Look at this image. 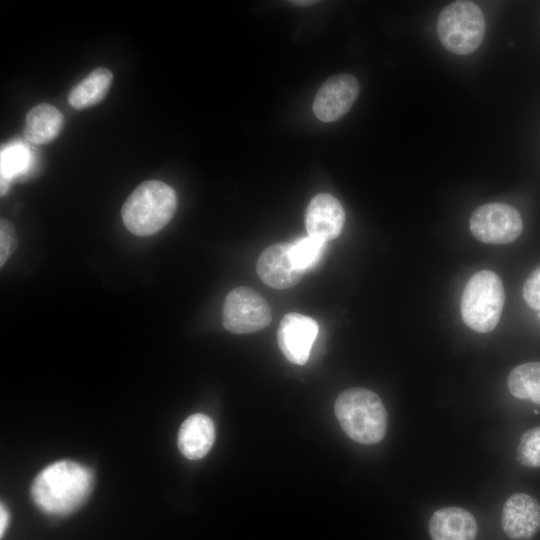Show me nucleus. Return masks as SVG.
I'll list each match as a JSON object with an SVG mask.
<instances>
[{
	"mask_svg": "<svg viewBox=\"0 0 540 540\" xmlns=\"http://www.w3.org/2000/svg\"><path fill=\"white\" fill-rule=\"evenodd\" d=\"M92 483L90 469L74 461L62 460L50 464L35 477L31 496L43 512L67 515L83 504Z\"/></svg>",
	"mask_w": 540,
	"mask_h": 540,
	"instance_id": "f257e3e1",
	"label": "nucleus"
},
{
	"mask_svg": "<svg viewBox=\"0 0 540 540\" xmlns=\"http://www.w3.org/2000/svg\"><path fill=\"white\" fill-rule=\"evenodd\" d=\"M334 412L344 432L355 442L376 444L386 434V408L380 397L369 389L356 387L341 392Z\"/></svg>",
	"mask_w": 540,
	"mask_h": 540,
	"instance_id": "f03ea898",
	"label": "nucleus"
},
{
	"mask_svg": "<svg viewBox=\"0 0 540 540\" xmlns=\"http://www.w3.org/2000/svg\"><path fill=\"white\" fill-rule=\"evenodd\" d=\"M177 196L164 182L149 180L141 183L122 206L125 227L137 236H150L164 228L174 215Z\"/></svg>",
	"mask_w": 540,
	"mask_h": 540,
	"instance_id": "7ed1b4c3",
	"label": "nucleus"
},
{
	"mask_svg": "<svg viewBox=\"0 0 540 540\" xmlns=\"http://www.w3.org/2000/svg\"><path fill=\"white\" fill-rule=\"evenodd\" d=\"M505 293L500 277L491 270H481L467 281L461 296L462 320L470 329L487 333L498 324Z\"/></svg>",
	"mask_w": 540,
	"mask_h": 540,
	"instance_id": "20e7f679",
	"label": "nucleus"
},
{
	"mask_svg": "<svg viewBox=\"0 0 540 540\" xmlns=\"http://www.w3.org/2000/svg\"><path fill=\"white\" fill-rule=\"evenodd\" d=\"M485 18L471 1H455L443 8L437 21L442 45L457 55H468L481 44L485 34Z\"/></svg>",
	"mask_w": 540,
	"mask_h": 540,
	"instance_id": "39448f33",
	"label": "nucleus"
},
{
	"mask_svg": "<svg viewBox=\"0 0 540 540\" xmlns=\"http://www.w3.org/2000/svg\"><path fill=\"white\" fill-rule=\"evenodd\" d=\"M271 317V309L265 298L250 287H237L225 298L222 322L224 328L232 333L261 330L270 323Z\"/></svg>",
	"mask_w": 540,
	"mask_h": 540,
	"instance_id": "423d86ee",
	"label": "nucleus"
},
{
	"mask_svg": "<svg viewBox=\"0 0 540 540\" xmlns=\"http://www.w3.org/2000/svg\"><path fill=\"white\" fill-rule=\"evenodd\" d=\"M523 223L519 212L505 203H487L477 209L470 218L473 236L487 244H507L522 233Z\"/></svg>",
	"mask_w": 540,
	"mask_h": 540,
	"instance_id": "0eeeda50",
	"label": "nucleus"
},
{
	"mask_svg": "<svg viewBox=\"0 0 540 540\" xmlns=\"http://www.w3.org/2000/svg\"><path fill=\"white\" fill-rule=\"evenodd\" d=\"M359 90V83L351 74L330 77L317 91L313 103L314 114L323 122L338 120L350 110Z\"/></svg>",
	"mask_w": 540,
	"mask_h": 540,
	"instance_id": "6e6552de",
	"label": "nucleus"
},
{
	"mask_svg": "<svg viewBox=\"0 0 540 540\" xmlns=\"http://www.w3.org/2000/svg\"><path fill=\"white\" fill-rule=\"evenodd\" d=\"M318 323L300 313L286 314L277 331V341L283 355L292 363L304 365L318 335Z\"/></svg>",
	"mask_w": 540,
	"mask_h": 540,
	"instance_id": "1a4fd4ad",
	"label": "nucleus"
},
{
	"mask_svg": "<svg viewBox=\"0 0 540 540\" xmlns=\"http://www.w3.org/2000/svg\"><path fill=\"white\" fill-rule=\"evenodd\" d=\"M502 528L512 540H531L540 531V503L525 493L511 495L502 509Z\"/></svg>",
	"mask_w": 540,
	"mask_h": 540,
	"instance_id": "9d476101",
	"label": "nucleus"
},
{
	"mask_svg": "<svg viewBox=\"0 0 540 540\" xmlns=\"http://www.w3.org/2000/svg\"><path fill=\"white\" fill-rule=\"evenodd\" d=\"M344 222V209L331 194H317L306 208L305 227L307 234L326 243L339 236Z\"/></svg>",
	"mask_w": 540,
	"mask_h": 540,
	"instance_id": "9b49d317",
	"label": "nucleus"
},
{
	"mask_svg": "<svg viewBox=\"0 0 540 540\" xmlns=\"http://www.w3.org/2000/svg\"><path fill=\"white\" fill-rule=\"evenodd\" d=\"M260 279L275 289H287L296 285L304 274L291 256L290 243H276L267 247L256 264Z\"/></svg>",
	"mask_w": 540,
	"mask_h": 540,
	"instance_id": "f8f14e48",
	"label": "nucleus"
},
{
	"mask_svg": "<svg viewBox=\"0 0 540 540\" xmlns=\"http://www.w3.org/2000/svg\"><path fill=\"white\" fill-rule=\"evenodd\" d=\"M478 526L475 517L466 509L444 507L433 513L429 521L432 540H475Z\"/></svg>",
	"mask_w": 540,
	"mask_h": 540,
	"instance_id": "ddd939ff",
	"label": "nucleus"
},
{
	"mask_svg": "<svg viewBox=\"0 0 540 540\" xmlns=\"http://www.w3.org/2000/svg\"><path fill=\"white\" fill-rule=\"evenodd\" d=\"M215 440L214 423L207 415L193 414L181 425L177 444L184 457L197 460L204 457Z\"/></svg>",
	"mask_w": 540,
	"mask_h": 540,
	"instance_id": "4468645a",
	"label": "nucleus"
},
{
	"mask_svg": "<svg viewBox=\"0 0 540 540\" xmlns=\"http://www.w3.org/2000/svg\"><path fill=\"white\" fill-rule=\"evenodd\" d=\"M62 126L61 112L50 104L42 103L27 113L23 135L29 142L46 144L59 135Z\"/></svg>",
	"mask_w": 540,
	"mask_h": 540,
	"instance_id": "2eb2a0df",
	"label": "nucleus"
},
{
	"mask_svg": "<svg viewBox=\"0 0 540 540\" xmlns=\"http://www.w3.org/2000/svg\"><path fill=\"white\" fill-rule=\"evenodd\" d=\"M112 80L113 74L109 69L96 68L72 88L68 95L70 105L76 109L96 105L108 93Z\"/></svg>",
	"mask_w": 540,
	"mask_h": 540,
	"instance_id": "dca6fc26",
	"label": "nucleus"
},
{
	"mask_svg": "<svg viewBox=\"0 0 540 540\" xmlns=\"http://www.w3.org/2000/svg\"><path fill=\"white\" fill-rule=\"evenodd\" d=\"M510 393L540 405V362H528L511 370L507 379Z\"/></svg>",
	"mask_w": 540,
	"mask_h": 540,
	"instance_id": "f3484780",
	"label": "nucleus"
},
{
	"mask_svg": "<svg viewBox=\"0 0 540 540\" xmlns=\"http://www.w3.org/2000/svg\"><path fill=\"white\" fill-rule=\"evenodd\" d=\"M32 153L25 144L15 142L1 150V195L9 188L11 180L28 171L32 164Z\"/></svg>",
	"mask_w": 540,
	"mask_h": 540,
	"instance_id": "a211bd4d",
	"label": "nucleus"
},
{
	"mask_svg": "<svg viewBox=\"0 0 540 540\" xmlns=\"http://www.w3.org/2000/svg\"><path fill=\"white\" fill-rule=\"evenodd\" d=\"M326 242L309 235L300 237L290 243L292 259L296 267L305 273L314 268L322 258Z\"/></svg>",
	"mask_w": 540,
	"mask_h": 540,
	"instance_id": "6ab92c4d",
	"label": "nucleus"
},
{
	"mask_svg": "<svg viewBox=\"0 0 540 540\" xmlns=\"http://www.w3.org/2000/svg\"><path fill=\"white\" fill-rule=\"evenodd\" d=\"M516 458L523 466L540 468V426L528 429L522 434Z\"/></svg>",
	"mask_w": 540,
	"mask_h": 540,
	"instance_id": "aec40b11",
	"label": "nucleus"
},
{
	"mask_svg": "<svg viewBox=\"0 0 540 540\" xmlns=\"http://www.w3.org/2000/svg\"><path fill=\"white\" fill-rule=\"evenodd\" d=\"M17 245L14 226L6 219L0 222V266L2 267Z\"/></svg>",
	"mask_w": 540,
	"mask_h": 540,
	"instance_id": "412c9836",
	"label": "nucleus"
},
{
	"mask_svg": "<svg viewBox=\"0 0 540 540\" xmlns=\"http://www.w3.org/2000/svg\"><path fill=\"white\" fill-rule=\"evenodd\" d=\"M522 293L525 302L531 308L540 311V267L527 277Z\"/></svg>",
	"mask_w": 540,
	"mask_h": 540,
	"instance_id": "4be33fe9",
	"label": "nucleus"
},
{
	"mask_svg": "<svg viewBox=\"0 0 540 540\" xmlns=\"http://www.w3.org/2000/svg\"><path fill=\"white\" fill-rule=\"evenodd\" d=\"M8 521H9V515H8V512H7V509L5 508V506L3 504H1V508H0V534H1V537L3 536L6 528H7V525H8Z\"/></svg>",
	"mask_w": 540,
	"mask_h": 540,
	"instance_id": "5701e85b",
	"label": "nucleus"
},
{
	"mask_svg": "<svg viewBox=\"0 0 540 540\" xmlns=\"http://www.w3.org/2000/svg\"><path fill=\"white\" fill-rule=\"evenodd\" d=\"M292 4L294 5H297V6H309V5H313L315 3H318V1H315V0H294V1H290Z\"/></svg>",
	"mask_w": 540,
	"mask_h": 540,
	"instance_id": "b1692460",
	"label": "nucleus"
},
{
	"mask_svg": "<svg viewBox=\"0 0 540 540\" xmlns=\"http://www.w3.org/2000/svg\"><path fill=\"white\" fill-rule=\"evenodd\" d=\"M539 318H540V311H539Z\"/></svg>",
	"mask_w": 540,
	"mask_h": 540,
	"instance_id": "393cba45",
	"label": "nucleus"
}]
</instances>
